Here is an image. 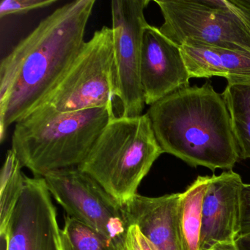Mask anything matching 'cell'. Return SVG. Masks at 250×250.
<instances>
[{"instance_id":"cell-1","label":"cell","mask_w":250,"mask_h":250,"mask_svg":"<svg viewBox=\"0 0 250 250\" xmlns=\"http://www.w3.org/2000/svg\"><path fill=\"white\" fill-rule=\"evenodd\" d=\"M96 1L75 0L42 20L0 63V141L36 110L84 46Z\"/></svg>"},{"instance_id":"cell-2","label":"cell","mask_w":250,"mask_h":250,"mask_svg":"<svg viewBox=\"0 0 250 250\" xmlns=\"http://www.w3.org/2000/svg\"><path fill=\"white\" fill-rule=\"evenodd\" d=\"M164 153L190 166L232 170L240 152L222 95L210 83L175 90L147 112Z\"/></svg>"},{"instance_id":"cell-3","label":"cell","mask_w":250,"mask_h":250,"mask_svg":"<svg viewBox=\"0 0 250 250\" xmlns=\"http://www.w3.org/2000/svg\"><path fill=\"white\" fill-rule=\"evenodd\" d=\"M114 117L106 107L62 112L41 106L15 124L12 149L35 177L77 167Z\"/></svg>"},{"instance_id":"cell-4","label":"cell","mask_w":250,"mask_h":250,"mask_svg":"<svg viewBox=\"0 0 250 250\" xmlns=\"http://www.w3.org/2000/svg\"><path fill=\"white\" fill-rule=\"evenodd\" d=\"M162 153L147 113L121 115L111 118L78 167L124 206Z\"/></svg>"},{"instance_id":"cell-5","label":"cell","mask_w":250,"mask_h":250,"mask_svg":"<svg viewBox=\"0 0 250 250\" xmlns=\"http://www.w3.org/2000/svg\"><path fill=\"white\" fill-rule=\"evenodd\" d=\"M159 30L179 46L250 52V11L227 0L158 1Z\"/></svg>"},{"instance_id":"cell-6","label":"cell","mask_w":250,"mask_h":250,"mask_svg":"<svg viewBox=\"0 0 250 250\" xmlns=\"http://www.w3.org/2000/svg\"><path fill=\"white\" fill-rule=\"evenodd\" d=\"M115 97L113 32L104 26L85 42L62 80L39 106L62 112L102 107L114 112Z\"/></svg>"},{"instance_id":"cell-7","label":"cell","mask_w":250,"mask_h":250,"mask_svg":"<svg viewBox=\"0 0 250 250\" xmlns=\"http://www.w3.org/2000/svg\"><path fill=\"white\" fill-rule=\"evenodd\" d=\"M51 195L74 218L127 250L128 225L124 208L88 174L77 167L49 172L43 177Z\"/></svg>"},{"instance_id":"cell-8","label":"cell","mask_w":250,"mask_h":250,"mask_svg":"<svg viewBox=\"0 0 250 250\" xmlns=\"http://www.w3.org/2000/svg\"><path fill=\"white\" fill-rule=\"evenodd\" d=\"M149 3V0L111 2L116 97L122 106L121 116H140L146 105L140 82V60L143 33L148 24L145 10Z\"/></svg>"},{"instance_id":"cell-9","label":"cell","mask_w":250,"mask_h":250,"mask_svg":"<svg viewBox=\"0 0 250 250\" xmlns=\"http://www.w3.org/2000/svg\"><path fill=\"white\" fill-rule=\"evenodd\" d=\"M0 238L6 241L7 250H63L56 208L44 178L25 175L8 229Z\"/></svg>"},{"instance_id":"cell-10","label":"cell","mask_w":250,"mask_h":250,"mask_svg":"<svg viewBox=\"0 0 250 250\" xmlns=\"http://www.w3.org/2000/svg\"><path fill=\"white\" fill-rule=\"evenodd\" d=\"M189 74L175 44L159 28L147 24L143 33L140 60V82L146 104L158 101L182 87L189 86Z\"/></svg>"},{"instance_id":"cell-11","label":"cell","mask_w":250,"mask_h":250,"mask_svg":"<svg viewBox=\"0 0 250 250\" xmlns=\"http://www.w3.org/2000/svg\"><path fill=\"white\" fill-rule=\"evenodd\" d=\"M242 179L232 170L210 176L203 206L200 250L224 242H236L241 236Z\"/></svg>"},{"instance_id":"cell-12","label":"cell","mask_w":250,"mask_h":250,"mask_svg":"<svg viewBox=\"0 0 250 250\" xmlns=\"http://www.w3.org/2000/svg\"><path fill=\"white\" fill-rule=\"evenodd\" d=\"M180 194L156 197L136 194L123 206L128 227H138L158 250H184L178 225Z\"/></svg>"},{"instance_id":"cell-13","label":"cell","mask_w":250,"mask_h":250,"mask_svg":"<svg viewBox=\"0 0 250 250\" xmlns=\"http://www.w3.org/2000/svg\"><path fill=\"white\" fill-rule=\"evenodd\" d=\"M190 78L223 77L228 83L250 81V52L206 46H181Z\"/></svg>"},{"instance_id":"cell-14","label":"cell","mask_w":250,"mask_h":250,"mask_svg":"<svg viewBox=\"0 0 250 250\" xmlns=\"http://www.w3.org/2000/svg\"><path fill=\"white\" fill-rule=\"evenodd\" d=\"M210 176H198L180 194L178 217L184 250H200L203 206Z\"/></svg>"},{"instance_id":"cell-15","label":"cell","mask_w":250,"mask_h":250,"mask_svg":"<svg viewBox=\"0 0 250 250\" xmlns=\"http://www.w3.org/2000/svg\"><path fill=\"white\" fill-rule=\"evenodd\" d=\"M222 95L229 111L240 159H250V81L228 83Z\"/></svg>"},{"instance_id":"cell-16","label":"cell","mask_w":250,"mask_h":250,"mask_svg":"<svg viewBox=\"0 0 250 250\" xmlns=\"http://www.w3.org/2000/svg\"><path fill=\"white\" fill-rule=\"evenodd\" d=\"M12 148L7 152L0 175V234L6 232L13 212L24 188L25 175Z\"/></svg>"},{"instance_id":"cell-17","label":"cell","mask_w":250,"mask_h":250,"mask_svg":"<svg viewBox=\"0 0 250 250\" xmlns=\"http://www.w3.org/2000/svg\"><path fill=\"white\" fill-rule=\"evenodd\" d=\"M61 240L63 250H121L103 234L68 216L61 229Z\"/></svg>"},{"instance_id":"cell-18","label":"cell","mask_w":250,"mask_h":250,"mask_svg":"<svg viewBox=\"0 0 250 250\" xmlns=\"http://www.w3.org/2000/svg\"><path fill=\"white\" fill-rule=\"evenodd\" d=\"M57 2L58 0H2L0 3V18L27 14L33 10L51 6Z\"/></svg>"},{"instance_id":"cell-19","label":"cell","mask_w":250,"mask_h":250,"mask_svg":"<svg viewBox=\"0 0 250 250\" xmlns=\"http://www.w3.org/2000/svg\"><path fill=\"white\" fill-rule=\"evenodd\" d=\"M250 235V184H244L241 197V236Z\"/></svg>"},{"instance_id":"cell-20","label":"cell","mask_w":250,"mask_h":250,"mask_svg":"<svg viewBox=\"0 0 250 250\" xmlns=\"http://www.w3.org/2000/svg\"><path fill=\"white\" fill-rule=\"evenodd\" d=\"M139 232L140 229L136 225L128 227L126 238L127 250H145L140 242Z\"/></svg>"},{"instance_id":"cell-21","label":"cell","mask_w":250,"mask_h":250,"mask_svg":"<svg viewBox=\"0 0 250 250\" xmlns=\"http://www.w3.org/2000/svg\"><path fill=\"white\" fill-rule=\"evenodd\" d=\"M209 250H239L236 242H224L213 246Z\"/></svg>"},{"instance_id":"cell-22","label":"cell","mask_w":250,"mask_h":250,"mask_svg":"<svg viewBox=\"0 0 250 250\" xmlns=\"http://www.w3.org/2000/svg\"><path fill=\"white\" fill-rule=\"evenodd\" d=\"M236 244L239 250H250V235H241Z\"/></svg>"},{"instance_id":"cell-23","label":"cell","mask_w":250,"mask_h":250,"mask_svg":"<svg viewBox=\"0 0 250 250\" xmlns=\"http://www.w3.org/2000/svg\"><path fill=\"white\" fill-rule=\"evenodd\" d=\"M139 237H140V242H141L142 246H143L145 250H158L153 245V244H151L146 237L142 235L140 230V232H139Z\"/></svg>"},{"instance_id":"cell-24","label":"cell","mask_w":250,"mask_h":250,"mask_svg":"<svg viewBox=\"0 0 250 250\" xmlns=\"http://www.w3.org/2000/svg\"><path fill=\"white\" fill-rule=\"evenodd\" d=\"M233 3L250 11V0H231Z\"/></svg>"},{"instance_id":"cell-25","label":"cell","mask_w":250,"mask_h":250,"mask_svg":"<svg viewBox=\"0 0 250 250\" xmlns=\"http://www.w3.org/2000/svg\"><path fill=\"white\" fill-rule=\"evenodd\" d=\"M1 250H7L6 241L4 238H1Z\"/></svg>"}]
</instances>
